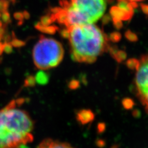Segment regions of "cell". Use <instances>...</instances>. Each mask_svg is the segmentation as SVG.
I'll return each mask as SVG.
<instances>
[{
  "instance_id": "cell-14",
  "label": "cell",
  "mask_w": 148,
  "mask_h": 148,
  "mask_svg": "<svg viewBox=\"0 0 148 148\" xmlns=\"http://www.w3.org/2000/svg\"><path fill=\"white\" fill-rule=\"evenodd\" d=\"M139 62H140V61L136 59H130L127 61V65L128 67L130 69H136V70Z\"/></svg>"
},
{
  "instance_id": "cell-19",
  "label": "cell",
  "mask_w": 148,
  "mask_h": 148,
  "mask_svg": "<svg viewBox=\"0 0 148 148\" xmlns=\"http://www.w3.org/2000/svg\"><path fill=\"white\" fill-rule=\"evenodd\" d=\"M125 36L127 37V38L128 40H129L130 41H135L138 40L137 36L135 34H133L132 32L130 31V30H128L126 32Z\"/></svg>"
},
{
  "instance_id": "cell-10",
  "label": "cell",
  "mask_w": 148,
  "mask_h": 148,
  "mask_svg": "<svg viewBox=\"0 0 148 148\" xmlns=\"http://www.w3.org/2000/svg\"><path fill=\"white\" fill-rule=\"evenodd\" d=\"M54 22H55L54 18L51 13H49L48 14L41 16L40 21V24L41 25H45V26L51 25Z\"/></svg>"
},
{
  "instance_id": "cell-31",
  "label": "cell",
  "mask_w": 148,
  "mask_h": 148,
  "mask_svg": "<svg viewBox=\"0 0 148 148\" xmlns=\"http://www.w3.org/2000/svg\"><path fill=\"white\" fill-rule=\"evenodd\" d=\"M8 1H9V2L12 3V4H15V3H16V1H17V0H8Z\"/></svg>"
},
{
  "instance_id": "cell-11",
  "label": "cell",
  "mask_w": 148,
  "mask_h": 148,
  "mask_svg": "<svg viewBox=\"0 0 148 148\" xmlns=\"http://www.w3.org/2000/svg\"><path fill=\"white\" fill-rule=\"evenodd\" d=\"M35 80L38 82L39 84H45L49 80L48 75L43 71H40L37 73Z\"/></svg>"
},
{
  "instance_id": "cell-24",
  "label": "cell",
  "mask_w": 148,
  "mask_h": 148,
  "mask_svg": "<svg viewBox=\"0 0 148 148\" xmlns=\"http://www.w3.org/2000/svg\"><path fill=\"white\" fill-rule=\"evenodd\" d=\"M78 82L74 80H72L70 83V85H69V86H70L71 88H75L78 87Z\"/></svg>"
},
{
  "instance_id": "cell-1",
  "label": "cell",
  "mask_w": 148,
  "mask_h": 148,
  "mask_svg": "<svg viewBox=\"0 0 148 148\" xmlns=\"http://www.w3.org/2000/svg\"><path fill=\"white\" fill-rule=\"evenodd\" d=\"M12 101L0 110V148H21L33 141L34 122L25 110Z\"/></svg>"
},
{
  "instance_id": "cell-26",
  "label": "cell",
  "mask_w": 148,
  "mask_h": 148,
  "mask_svg": "<svg viewBox=\"0 0 148 148\" xmlns=\"http://www.w3.org/2000/svg\"><path fill=\"white\" fill-rule=\"evenodd\" d=\"M141 8L143 12L146 14H148V5H146V4H143V5H141Z\"/></svg>"
},
{
  "instance_id": "cell-6",
  "label": "cell",
  "mask_w": 148,
  "mask_h": 148,
  "mask_svg": "<svg viewBox=\"0 0 148 148\" xmlns=\"http://www.w3.org/2000/svg\"><path fill=\"white\" fill-rule=\"evenodd\" d=\"M110 13L111 16L112 17L113 21H127L131 18L133 16L131 14L120 9L117 6H114L111 8Z\"/></svg>"
},
{
  "instance_id": "cell-22",
  "label": "cell",
  "mask_w": 148,
  "mask_h": 148,
  "mask_svg": "<svg viewBox=\"0 0 148 148\" xmlns=\"http://www.w3.org/2000/svg\"><path fill=\"white\" fill-rule=\"evenodd\" d=\"M59 33L61 36L62 37L64 38H67L69 39V29L66 27V29H62V30H59Z\"/></svg>"
},
{
  "instance_id": "cell-18",
  "label": "cell",
  "mask_w": 148,
  "mask_h": 148,
  "mask_svg": "<svg viewBox=\"0 0 148 148\" xmlns=\"http://www.w3.org/2000/svg\"><path fill=\"white\" fill-rule=\"evenodd\" d=\"M122 103L123 107L127 109H132L133 106V101L131 99H124L123 100Z\"/></svg>"
},
{
  "instance_id": "cell-21",
  "label": "cell",
  "mask_w": 148,
  "mask_h": 148,
  "mask_svg": "<svg viewBox=\"0 0 148 148\" xmlns=\"http://www.w3.org/2000/svg\"><path fill=\"white\" fill-rule=\"evenodd\" d=\"M13 16L14 18L18 22H23V20L24 19V15H23V13L22 12H16L14 13Z\"/></svg>"
},
{
  "instance_id": "cell-13",
  "label": "cell",
  "mask_w": 148,
  "mask_h": 148,
  "mask_svg": "<svg viewBox=\"0 0 148 148\" xmlns=\"http://www.w3.org/2000/svg\"><path fill=\"white\" fill-rule=\"evenodd\" d=\"M10 43L12 45V46L15 48L22 47V46H24L26 44V43L24 41L16 38V37H14V35H13V38Z\"/></svg>"
},
{
  "instance_id": "cell-15",
  "label": "cell",
  "mask_w": 148,
  "mask_h": 148,
  "mask_svg": "<svg viewBox=\"0 0 148 148\" xmlns=\"http://www.w3.org/2000/svg\"><path fill=\"white\" fill-rule=\"evenodd\" d=\"M1 17L2 22H3L4 24H5V25L9 24V23L11 22V15L8 11L2 12V14L1 15Z\"/></svg>"
},
{
  "instance_id": "cell-4",
  "label": "cell",
  "mask_w": 148,
  "mask_h": 148,
  "mask_svg": "<svg viewBox=\"0 0 148 148\" xmlns=\"http://www.w3.org/2000/svg\"><path fill=\"white\" fill-rule=\"evenodd\" d=\"M62 44L53 38L41 36L33 49L35 66L41 70H48L58 66L64 58Z\"/></svg>"
},
{
  "instance_id": "cell-32",
  "label": "cell",
  "mask_w": 148,
  "mask_h": 148,
  "mask_svg": "<svg viewBox=\"0 0 148 148\" xmlns=\"http://www.w3.org/2000/svg\"><path fill=\"white\" fill-rule=\"evenodd\" d=\"M3 26V22L2 21H0V27H1Z\"/></svg>"
},
{
  "instance_id": "cell-25",
  "label": "cell",
  "mask_w": 148,
  "mask_h": 148,
  "mask_svg": "<svg viewBox=\"0 0 148 148\" xmlns=\"http://www.w3.org/2000/svg\"><path fill=\"white\" fill-rule=\"evenodd\" d=\"M22 13H23V15H24V19H25V20L29 19L30 17V13L29 12L25 10V11L22 12Z\"/></svg>"
},
{
  "instance_id": "cell-17",
  "label": "cell",
  "mask_w": 148,
  "mask_h": 148,
  "mask_svg": "<svg viewBox=\"0 0 148 148\" xmlns=\"http://www.w3.org/2000/svg\"><path fill=\"white\" fill-rule=\"evenodd\" d=\"M4 51L7 54H10L13 51L12 46L10 42H4Z\"/></svg>"
},
{
  "instance_id": "cell-29",
  "label": "cell",
  "mask_w": 148,
  "mask_h": 148,
  "mask_svg": "<svg viewBox=\"0 0 148 148\" xmlns=\"http://www.w3.org/2000/svg\"><path fill=\"white\" fill-rule=\"evenodd\" d=\"M4 51V44L0 42V56L3 54Z\"/></svg>"
},
{
  "instance_id": "cell-12",
  "label": "cell",
  "mask_w": 148,
  "mask_h": 148,
  "mask_svg": "<svg viewBox=\"0 0 148 148\" xmlns=\"http://www.w3.org/2000/svg\"><path fill=\"white\" fill-rule=\"evenodd\" d=\"M111 51H112L111 53L113 54L114 59H116L118 62H121L125 59L127 56L126 53L123 51H115L113 49H111Z\"/></svg>"
},
{
  "instance_id": "cell-27",
  "label": "cell",
  "mask_w": 148,
  "mask_h": 148,
  "mask_svg": "<svg viewBox=\"0 0 148 148\" xmlns=\"http://www.w3.org/2000/svg\"><path fill=\"white\" fill-rule=\"evenodd\" d=\"M4 34H5V28L2 26L1 27H0V36L3 38Z\"/></svg>"
},
{
  "instance_id": "cell-23",
  "label": "cell",
  "mask_w": 148,
  "mask_h": 148,
  "mask_svg": "<svg viewBox=\"0 0 148 148\" xmlns=\"http://www.w3.org/2000/svg\"><path fill=\"white\" fill-rule=\"evenodd\" d=\"M120 38H121V35L117 32H114L110 35V39L113 41H118Z\"/></svg>"
},
{
  "instance_id": "cell-2",
  "label": "cell",
  "mask_w": 148,
  "mask_h": 148,
  "mask_svg": "<svg viewBox=\"0 0 148 148\" xmlns=\"http://www.w3.org/2000/svg\"><path fill=\"white\" fill-rule=\"evenodd\" d=\"M67 28L69 31V40L73 61L92 63L108 47L106 35L93 24L71 25Z\"/></svg>"
},
{
  "instance_id": "cell-30",
  "label": "cell",
  "mask_w": 148,
  "mask_h": 148,
  "mask_svg": "<svg viewBox=\"0 0 148 148\" xmlns=\"http://www.w3.org/2000/svg\"><path fill=\"white\" fill-rule=\"evenodd\" d=\"M126 1H128L129 2H139V1H141L143 0H126Z\"/></svg>"
},
{
  "instance_id": "cell-33",
  "label": "cell",
  "mask_w": 148,
  "mask_h": 148,
  "mask_svg": "<svg viewBox=\"0 0 148 148\" xmlns=\"http://www.w3.org/2000/svg\"><path fill=\"white\" fill-rule=\"evenodd\" d=\"M0 17H1V14H0Z\"/></svg>"
},
{
  "instance_id": "cell-8",
  "label": "cell",
  "mask_w": 148,
  "mask_h": 148,
  "mask_svg": "<svg viewBox=\"0 0 148 148\" xmlns=\"http://www.w3.org/2000/svg\"><path fill=\"white\" fill-rule=\"evenodd\" d=\"M95 115L91 110L88 109H83L80 110L77 114L78 121L82 124H87L93 120Z\"/></svg>"
},
{
  "instance_id": "cell-9",
  "label": "cell",
  "mask_w": 148,
  "mask_h": 148,
  "mask_svg": "<svg viewBox=\"0 0 148 148\" xmlns=\"http://www.w3.org/2000/svg\"><path fill=\"white\" fill-rule=\"evenodd\" d=\"M35 27L36 30H39L40 32H42V33L49 34V35H53L56 34V32L59 30V27L56 25H41L40 22H37L35 25Z\"/></svg>"
},
{
  "instance_id": "cell-20",
  "label": "cell",
  "mask_w": 148,
  "mask_h": 148,
  "mask_svg": "<svg viewBox=\"0 0 148 148\" xmlns=\"http://www.w3.org/2000/svg\"><path fill=\"white\" fill-rule=\"evenodd\" d=\"M35 83V78L34 76L30 75L25 80V84L26 86H32Z\"/></svg>"
},
{
  "instance_id": "cell-5",
  "label": "cell",
  "mask_w": 148,
  "mask_h": 148,
  "mask_svg": "<svg viewBox=\"0 0 148 148\" xmlns=\"http://www.w3.org/2000/svg\"><path fill=\"white\" fill-rule=\"evenodd\" d=\"M135 83L139 98L148 113V55L142 56L139 62Z\"/></svg>"
},
{
  "instance_id": "cell-16",
  "label": "cell",
  "mask_w": 148,
  "mask_h": 148,
  "mask_svg": "<svg viewBox=\"0 0 148 148\" xmlns=\"http://www.w3.org/2000/svg\"><path fill=\"white\" fill-rule=\"evenodd\" d=\"M9 6V1L8 0H0V12L8 11Z\"/></svg>"
},
{
  "instance_id": "cell-7",
  "label": "cell",
  "mask_w": 148,
  "mask_h": 148,
  "mask_svg": "<svg viewBox=\"0 0 148 148\" xmlns=\"http://www.w3.org/2000/svg\"><path fill=\"white\" fill-rule=\"evenodd\" d=\"M37 148H73L66 143L46 139L41 142Z\"/></svg>"
},
{
  "instance_id": "cell-3",
  "label": "cell",
  "mask_w": 148,
  "mask_h": 148,
  "mask_svg": "<svg viewBox=\"0 0 148 148\" xmlns=\"http://www.w3.org/2000/svg\"><path fill=\"white\" fill-rule=\"evenodd\" d=\"M67 13L66 27L92 24L103 16L106 8L105 0H60Z\"/></svg>"
},
{
  "instance_id": "cell-28",
  "label": "cell",
  "mask_w": 148,
  "mask_h": 148,
  "mask_svg": "<svg viewBox=\"0 0 148 148\" xmlns=\"http://www.w3.org/2000/svg\"><path fill=\"white\" fill-rule=\"evenodd\" d=\"M104 128H105V127H104V124L101 123V124L98 125V130H99V132H103Z\"/></svg>"
}]
</instances>
